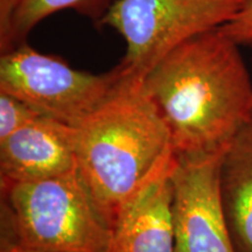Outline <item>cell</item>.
Masks as SVG:
<instances>
[{"mask_svg":"<svg viewBox=\"0 0 252 252\" xmlns=\"http://www.w3.org/2000/svg\"><path fill=\"white\" fill-rule=\"evenodd\" d=\"M220 197L236 252H252V122L230 141L220 169Z\"/></svg>","mask_w":252,"mask_h":252,"instance_id":"9c48e42d","label":"cell"},{"mask_svg":"<svg viewBox=\"0 0 252 252\" xmlns=\"http://www.w3.org/2000/svg\"><path fill=\"white\" fill-rule=\"evenodd\" d=\"M220 30L238 45L252 43V0H244V4L231 20Z\"/></svg>","mask_w":252,"mask_h":252,"instance_id":"7c38bea8","label":"cell"},{"mask_svg":"<svg viewBox=\"0 0 252 252\" xmlns=\"http://www.w3.org/2000/svg\"><path fill=\"white\" fill-rule=\"evenodd\" d=\"M251 46H252V43H251ZM251 122H252V116H251Z\"/></svg>","mask_w":252,"mask_h":252,"instance_id":"5bb4252c","label":"cell"},{"mask_svg":"<svg viewBox=\"0 0 252 252\" xmlns=\"http://www.w3.org/2000/svg\"><path fill=\"white\" fill-rule=\"evenodd\" d=\"M172 149L119 210L109 252H175Z\"/></svg>","mask_w":252,"mask_h":252,"instance_id":"52a82bcc","label":"cell"},{"mask_svg":"<svg viewBox=\"0 0 252 252\" xmlns=\"http://www.w3.org/2000/svg\"><path fill=\"white\" fill-rule=\"evenodd\" d=\"M143 76L125 69L111 96L75 127L77 169L108 224L171 147Z\"/></svg>","mask_w":252,"mask_h":252,"instance_id":"7a4b0ae2","label":"cell"},{"mask_svg":"<svg viewBox=\"0 0 252 252\" xmlns=\"http://www.w3.org/2000/svg\"><path fill=\"white\" fill-rule=\"evenodd\" d=\"M112 229L76 168L1 184V243L43 252H109Z\"/></svg>","mask_w":252,"mask_h":252,"instance_id":"3957f363","label":"cell"},{"mask_svg":"<svg viewBox=\"0 0 252 252\" xmlns=\"http://www.w3.org/2000/svg\"><path fill=\"white\" fill-rule=\"evenodd\" d=\"M244 0H113L99 27L124 39L121 64L145 76L184 41L219 28L237 14Z\"/></svg>","mask_w":252,"mask_h":252,"instance_id":"5b68a950","label":"cell"},{"mask_svg":"<svg viewBox=\"0 0 252 252\" xmlns=\"http://www.w3.org/2000/svg\"><path fill=\"white\" fill-rule=\"evenodd\" d=\"M0 252H43V251L30 250V249H24L19 247H8V248H0Z\"/></svg>","mask_w":252,"mask_h":252,"instance_id":"4fadbf2b","label":"cell"},{"mask_svg":"<svg viewBox=\"0 0 252 252\" xmlns=\"http://www.w3.org/2000/svg\"><path fill=\"white\" fill-rule=\"evenodd\" d=\"M225 149L176 158L173 172L175 252H236L220 197V169Z\"/></svg>","mask_w":252,"mask_h":252,"instance_id":"8992f818","label":"cell"},{"mask_svg":"<svg viewBox=\"0 0 252 252\" xmlns=\"http://www.w3.org/2000/svg\"><path fill=\"white\" fill-rule=\"evenodd\" d=\"M76 167V130L47 116L0 140L1 184L45 180Z\"/></svg>","mask_w":252,"mask_h":252,"instance_id":"ba28073f","label":"cell"},{"mask_svg":"<svg viewBox=\"0 0 252 252\" xmlns=\"http://www.w3.org/2000/svg\"><path fill=\"white\" fill-rule=\"evenodd\" d=\"M39 116V112L23 100L0 93V140L6 139Z\"/></svg>","mask_w":252,"mask_h":252,"instance_id":"8fae6325","label":"cell"},{"mask_svg":"<svg viewBox=\"0 0 252 252\" xmlns=\"http://www.w3.org/2000/svg\"><path fill=\"white\" fill-rule=\"evenodd\" d=\"M176 158L224 149L251 123L252 82L239 45L219 28L184 41L143 78Z\"/></svg>","mask_w":252,"mask_h":252,"instance_id":"6da1fadb","label":"cell"},{"mask_svg":"<svg viewBox=\"0 0 252 252\" xmlns=\"http://www.w3.org/2000/svg\"><path fill=\"white\" fill-rule=\"evenodd\" d=\"M124 75L121 63L104 74L77 70L25 42L1 54L0 93L23 100L40 115L76 127L111 96Z\"/></svg>","mask_w":252,"mask_h":252,"instance_id":"277c9868","label":"cell"},{"mask_svg":"<svg viewBox=\"0 0 252 252\" xmlns=\"http://www.w3.org/2000/svg\"><path fill=\"white\" fill-rule=\"evenodd\" d=\"M113 0H0L1 54L27 42L31 32L49 15L71 9L99 27Z\"/></svg>","mask_w":252,"mask_h":252,"instance_id":"30bf717a","label":"cell"}]
</instances>
